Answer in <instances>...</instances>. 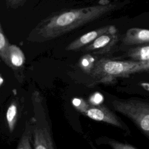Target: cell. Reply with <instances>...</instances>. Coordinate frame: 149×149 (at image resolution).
Instances as JSON below:
<instances>
[{
    "label": "cell",
    "instance_id": "cell-3",
    "mask_svg": "<svg viewBox=\"0 0 149 149\" xmlns=\"http://www.w3.org/2000/svg\"><path fill=\"white\" fill-rule=\"evenodd\" d=\"M112 105L115 111L131 119L149 137V103L134 99H116Z\"/></svg>",
    "mask_w": 149,
    "mask_h": 149
},
{
    "label": "cell",
    "instance_id": "cell-4",
    "mask_svg": "<svg viewBox=\"0 0 149 149\" xmlns=\"http://www.w3.org/2000/svg\"><path fill=\"white\" fill-rule=\"evenodd\" d=\"M83 115L93 120L105 122L121 129H125V126L119 118L108 107L103 105L98 106L90 105L83 113Z\"/></svg>",
    "mask_w": 149,
    "mask_h": 149
},
{
    "label": "cell",
    "instance_id": "cell-15",
    "mask_svg": "<svg viewBox=\"0 0 149 149\" xmlns=\"http://www.w3.org/2000/svg\"><path fill=\"white\" fill-rule=\"evenodd\" d=\"M107 143L112 149H137L129 144L122 143L112 139H108Z\"/></svg>",
    "mask_w": 149,
    "mask_h": 149
},
{
    "label": "cell",
    "instance_id": "cell-16",
    "mask_svg": "<svg viewBox=\"0 0 149 149\" xmlns=\"http://www.w3.org/2000/svg\"><path fill=\"white\" fill-rule=\"evenodd\" d=\"M27 0H5L7 5L12 8L16 9L22 6Z\"/></svg>",
    "mask_w": 149,
    "mask_h": 149
},
{
    "label": "cell",
    "instance_id": "cell-9",
    "mask_svg": "<svg viewBox=\"0 0 149 149\" xmlns=\"http://www.w3.org/2000/svg\"><path fill=\"white\" fill-rule=\"evenodd\" d=\"M17 104L15 101H13L8 107L6 113V119L9 130L10 132H12L15 128L17 119Z\"/></svg>",
    "mask_w": 149,
    "mask_h": 149
},
{
    "label": "cell",
    "instance_id": "cell-17",
    "mask_svg": "<svg viewBox=\"0 0 149 149\" xmlns=\"http://www.w3.org/2000/svg\"><path fill=\"white\" fill-rule=\"evenodd\" d=\"M149 70V61L140 62V65L136 69V73Z\"/></svg>",
    "mask_w": 149,
    "mask_h": 149
},
{
    "label": "cell",
    "instance_id": "cell-8",
    "mask_svg": "<svg viewBox=\"0 0 149 149\" xmlns=\"http://www.w3.org/2000/svg\"><path fill=\"white\" fill-rule=\"evenodd\" d=\"M24 62L25 56L22 50L16 45L10 44L6 65L13 69H17L22 68Z\"/></svg>",
    "mask_w": 149,
    "mask_h": 149
},
{
    "label": "cell",
    "instance_id": "cell-5",
    "mask_svg": "<svg viewBox=\"0 0 149 149\" xmlns=\"http://www.w3.org/2000/svg\"><path fill=\"white\" fill-rule=\"evenodd\" d=\"M118 31L117 29L113 25H108L96 29L80 36L71 42L66 48V51H76L92 43L102 34Z\"/></svg>",
    "mask_w": 149,
    "mask_h": 149
},
{
    "label": "cell",
    "instance_id": "cell-6",
    "mask_svg": "<svg viewBox=\"0 0 149 149\" xmlns=\"http://www.w3.org/2000/svg\"><path fill=\"white\" fill-rule=\"evenodd\" d=\"M119 40L118 31L108 33L101 35L92 43L84 47L83 50L87 52H94L104 54L110 51Z\"/></svg>",
    "mask_w": 149,
    "mask_h": 149
},
{
    "label": "cell",
    "instance_id": "cell-13",
    "mask_svg": "<svg viewBox=\"0 0 149 149\" xmlns=\"http://www.w3.org/2000/svg\"><path fill=\"white\" fill-rule=\"evenodd\" d=\"M72 103L74 108L81 114H83V113H84L90 106L88 101H85L81 98H73Z\"/></svg>",
    "mask_w": 149,
    "mask_h": 149
},
{
    "label": "cell",
    "instance_id": "cell-10",
    "mask_svg": "<svg viewBox=\"0 0 149 149\" xmlns=\"http://www.w3.org/2000/svg\"><path fill=\"white\" fill-rule=\"evenodd\" d=\"M128 55L136 61H149V45L133 48L129 51Z\"/></svg>",
    "mask_w": 149,
    "mask_h": 149
},
{
    "label": "cell",
    "instance_id": "cell-19",
    "mask_svg": "<svg viewBox=\"0 0 149 149\" xmlns=\"http://www.w3.org/2000/svg\"><path fill=\"white\" fill-rule=\"evenodd\" d=\"M3 83V79H2V76H1V86H2Z\"/></svg>",
    "mask_w": 149,
    "mask_h": 149
},
{
    "label": "cell",
    "instance_id": "cell-7",
    "mask_svg": "<svg viewBox=\"0 0 149 149\" xmlns=\"http://www.w3.org/2000/svg\"><path fill=\"white\" fill-rule=\"evenodd\" d=\"M123 42L126 45H136L149 43V30L131 28L127 30Z\"/></svg>",
    "mask_w": 149,
    "mask_h": 149
},
{
    "label": "cell",
    "instance_id": "cell-2",
    "mask_svg": "<svg viewBox=\"0 0 149 149\" xmlns=\"http://www.w3.org/2000/svg\"><path fill=\"white\" fill-rule=\"evenodd\" d=\"M139 61H116L107 58L98 60L91 73L97 83L112 84L118 78L125 77L136 73Z\"/></svg>",
    "mask_w": 149,
    "mask_h": 149
},
{
    "label": "cell",
    "instance_id": "cell-18",
    "mask_svg": "<svg viewBox=\"0 0 149 149\" xmlns=\"http://www.w3.org/2000/svg\"><path fill=\"white\" fill-rule=\"evenodd\" d=\"M140 86L149 92V83L147 82H142L140 83Z\"/></svg>",
    "mask_w": 149,
    "mask_h": 149
},
{
    "label": "cell",
    "instance_id": "cell-12",
    "mask_svg": "<svg viewBox=\"0 0 149 149\" xmlns=\"http://www.w3.org/2000/svg\"><path fill=\"white\" fill-rule=\"evenodd\" d=\"M10 45V44L4 33L2 26L0 24V56L5 64L8 63V56Z\"/></svg>",
    "mask_w": 149,
    "mask_h": 149
},
{
    "label": "cell",
    "instance_id": "cell-1",
    "mask_svg": "<svg viewBox=\"0 0 149 149\" xmlns=\"http://www.w3.org/2000/svg\"><path fill=\"white\" fill-rule=\"evenodd\" d=\"M116 3L103 2L95 5L69 9L50 15L41 20L31 32L33 41L52 40L116 10Z\"/></svg>",
    "mask_w": 149,
    "mask_h": 149
},
{
    "label": "cell",
    "instance_id": "cell-14",
    "mask_svg": "<svg viewBox=\"0 0 149 149\" xmlns=\"http://www.w3.org/2000/svg\"><path fill=\"white\" fill-rule=\"evenodd\" d=\"M104 101V96L99 92H95L90 96L88 100V104L91 106H98L102 105Z\"/></svg>",
    "mask_w": 149,
    "mask_h": 149
},
{
    "label": "cell",
    "instance_id": "cell-11",
    "mask_svg": "<svg viewBox=\"0 0 149 149\" xmlns=\"http://www.w3.org/2000/svg\"><path fill=\"white\" fill-rule=\"evenodd\" d=\"M97 61L94 56L87 54L80 58L79 61V66L85 73L91 74Z\"/></svg>",
    "mask_w": 149,
    "mask_h": 149
}]
</instances>
